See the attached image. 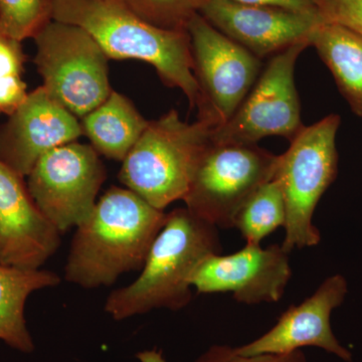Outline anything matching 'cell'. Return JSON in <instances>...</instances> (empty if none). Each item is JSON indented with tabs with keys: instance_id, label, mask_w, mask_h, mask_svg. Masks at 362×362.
I'll return each mask as SVG.
<instances>
[{
	"instance_id": "cell-22",
	"label": "cell",
	"mask_w": 362,
	"mask_h": 362,
	"mask_svg": "<svg viewBox=\"0 0 362 362\" xmlns=\"http://www.w3.org/2000/svg\"><path fill=\"white\" fill-rule=\"evenodd\" d=\"M322 23H332L362 37V0H314Z\"/></svg>"
},
{
	"instance_id": "cell-2",
	"label": "cell",
	"mask_w": 362,
	"mask_h": 362,
	"mask_svg": "<svg viewBox=\"0 0 362 362\" xmlns=\"http://www.w3.org/2000/svg\"><path fill=\"white\" fill-rule=\"evenodd\" d=\"M218 228L187 207L166 214L163 228L150 247L134 282L114 290L104 310L121 321L156 309L178 311L192 299L190 278L209 255L221 254Z\"/></svg>"
},
{
	"instance_id": "cell-9",
	"label": "cell",
	"mask_w": 362,
	"mask_h": 362,
	"mask_svg": "<svg viewBox=\"0 0 362 362\" xmlns=\"http://www.w3.org/2000/svg\"><path fill=\"white\" fill-rule=\"evenodd\" d=\"M106 177L104 163L92 145L75 141L45 154L26 185L40 211L64 233L92 213Z\"/></svg>"
},
{
	"instance_id": "cell-17",
	"label": "cell",
	"mask_w": 362,
	"mask_h": 362,
	"mask_svg": "<svg viewBox=\"0 0 362 362\" xmlns=\"http://www.w3.org/2000/svg\"><path fill=\"white\" fill-rule=\"evenodd\" d=\"M59 283L61 278L52 271L0 265V340L18 351H33L25 318L26 300L32 293Z\"/></svg>"
},
{
	"instance_id": "cell-6",
	"label": "cell",
	"mask_w": 362,
	"mask_h": 362,
	"mask_svg": "<svg viewBox=\"0 0 362 362\" xmlns=\"http://www.w3.org/2000/svg\"><path fill=\"white\" fill-rule=\"evenodd\" d=\"M33 40L42 87L78 120L110 96V59L83 28L52 21Z\"/></svg>"
},
{
	"instance_id": "cell-18",
	"label": "cell",
	"mask_w": 362,
	"mask_h": 362,
	"mask_svg": "<svg viewBox=\"0 0 362 362\" xmlns=\"http://www.w3.org/2000/svg\"><path fill=\"white\" fill-rule=\"evenodd\" d=\"M311 45L329 69L342 96L362 117V37L332 23H321L312 33Z\"/></svg>"
},
{
	"instance_id": "cell-25",
	"label": "cell",
	"mask_w": 362,
	"mask_h": 362,
	"mask_svg": "<svg viewBox=\"0 0 362 362\" xmlns=\"http://www.w3.org/2000/svg\"><path fill=\"white\" fill-rule=\"evenodd\" d=\"M230 1L252 4V6L281 7V8L289 9L297 13L318 16L314 0H230Z\"/></svg>"
},
{
	"instance_id": "cell-16",
	"label": "cell",
	"mask_w": 362,
	"mask_h": 362,
	"mask_svg": "<svg viewBox=\"0 0 362 362\" xmlns=\"http://www.w3.org/2000/svg\"><path fill=\"white\" fill-rule=\"evenodd\" d=\"M80 121L83 135L90 140L93 148L100 156L121 162L149 124L134 104L116 90Z\"/></svg>"
},
{
	"instance_id": "cell-13",
	"label": "cell",
	"mask_w": 362,
	"mask_h": 362,
	"mask_svg": "<svg viewBox=\"0 0 362 362\" xmlns=\"http://www.w3.org/2000/svg\"><path fill=\"white\" fill-rule=\"evenodd\" d=\"M347 292L346 279L340 274L331 276L301 304L289 307L268 332L246 345L235 347V351L247 356L285 354L313 346L351 362V352L338 341L330 321L331 314L343 303Z\"/></svg>"
},
{
	"instance_id": "cell-20",
	"label": "cell",
	"mask_w": 362,
	"mask_h": 362,
	"mask_svg": "<svg viewBox=\"0 0 362 362\" xmlns=\"http://www.w3.org/2000/svg\"><path fill=\"white\" fill-rule=\"evenodd\" d=\"M54 21V0H0V28L23 42Z\"/></svg>"
},
{
	"instance_id": "cell-19",
	"label": "cell",
	"mask_w": 362,
	"mask_h": 362,
	"mask_svg": "<svg viewBox=\"0 0 362 362\" xmlns=\"http://www.w3.org/2000/svg\"><path fill=\"white\" fill-rule=\"evenodd\" d=\"M286 204L280 182L275 178L262 185L240 209L235 228L250 244H259L286 223Z\"/></svg>"
},
{
	"instance_id": "cell-11",
	"label": "cell",
	"mask_w": 362,
	"mask_h": 362,
	"mask_svg": "<svg viewBox=\"0 0 362 362\" xmlns=\"http://www.w3.org/2000/svg\"><path fill=\"white\" fill-rule=\"evenodd\" d=\"M292 276L289 252L282 246L250 244L235 254L209 255L195 269L190 285L202 294L232 293L240 303H275Z\"/></svg>"
},
{
	"instance_id": "cell-15",
	"label": "cell",
	"mask_w": 362,
	"mask_h": 362,
	"mask_svg": "<svg viewBox=\"0 0 362 362\" xmlns=\"http://www.w3.org/2000/svg\"><path fill=\"white\" fill-rule=\"evenodd\" d=\"M61 235L33 201L25 178L0 161V265L42 268L58 251Z\"/></svg>"
},
{
	"instance_id": "cell-12",
	"label": "cell",
	"mask_w": 362,
	"mask_h": 362,
	"mask_svg": "<svg viewBox=\"0 0 362 362\" xmlns=\"http://www.w3.org/2000/svg\"><path fill=\"white\" fill-rule=\"evenodd\" d=\"M82 136L81 121L40 86L0 126V161L25 178L45 154Z\"/></svg>"
},
{
	"instance_id": "cell-23",
	"label": "cell",
	"mask_w": 362,
	"mask_h": 362,
	"mask_svg": "<svg viewBox=\"0 0 362 362\" xmlns=\"http://www.w3.org/2000/svg\"><path fill=\"white\" fill-rule=\"evenodd\" d=\"M195 362H307L302 350L285 354H258L242 356L235 347L228 345H214L202 354Z\"/></svg>"
},
{
	"instance_id": "cell-14",
	"label": "cell",
	"mask_w": 362,
	"mask_h": 362,
	"mask_svg": "<svg viewBox=\"0 0 362 362\" xmlns=\"http://www.w3.org/2000/svg\"><path fill=\"white\" fill-rule=\"evenodd\" d=\"M199 14L261 59L300 42H310L312 33L322 23L314 14L230 0H206Z\"/></svg>"
},
{
	"instance_id": "cell-1",
	"label": "cell",
	"mask_w": 362,
	"mask_h": 362,
	"mask_svg": "<svg viewBox=\"0 0 362 362\" xmlns=\"http://www.w3.org/2000/svg\"><path fill=\"white\" fill-rule=\"evenodd\" d=\"M166 214L128 188L113 187L77 226L65 266V280L84 288L111 286L140 271L163 228Z\"/></svg>"
},
{
	"instance_id": "cell-21",
	"label": "cell",
	"mask_w": 362,
	"mask_h": 362,
	"mask_svg": "<svg viewBox=\"0 0 362 362\" xmlns=\"http://www.w3.org/2000/svg\"><path fill=\"white\" fill-rule=\"evenodd\" d=\"M150 25L169 30H187L206 0H114Z\"/></svg>"
},
{
	"instance_id": "cell-7",
	"label": "cell",
	"mask_w": 362,
	"mask_h": 362,
	"mask_svg": "<svg viewBox=\"0 0 362 362\" xmlns=\"http://www.w3.org/2000/svg\"><path fill=\"white\" fill-rule=\"evenodd\" d=\"M278 160L257 144L211 141L182 199L185 207L218 228H235L243 206L273 180Z\"/></svg>"
},
{
	"instance_id": "cell-8",
	"label": "cell",
	"mask_w": 362,
	"mask_h": 362,
	"mask_svg": "<svg viewBox=\"0 0 362 362\" xmlns=\"http://www.w3.org/2000/svg\"><path fill=\"white\" fill-rule=\"evenodd\" d=\"M192 71L199 99V119L223 126L256 84L262 59L197 14L187 26Z\"/></svg>"
},
{
	"instance_id": "cell-4",
	"label": "cell",
	"mask_w": 362,
	"mask_h": 362,
	"mask_svg": "<svg viewBox=\"0 0 362 362\" xmlns=\"http://www.w3.org/2000/svg\"><path fill=\"white\" fill-rule=\"evenodd\" d=\"M214 128L201 119L192 124L185 122L175 110L149 121L122 161L119 180L161 211L178 199L182 201L213 141Z\"/></svg>"
},
{
	"instance_id": "cell-24",
	"label": "cell",
	"mask_w": 362,
	"mask_h": 362,
	"mask_svg": "<svg viewBox=\"0 0 362 362\" xmlns=\"http://www.w3.org/2000/svg\"><path fill=\"white\" fill-rule=\"evenodd\" d=\"M21 42L0 28V84L23 78L28 56Z\"/></svg>"
},
{
	"instance_id": "cell-5",
	"label": "cell",
	"mask_w": 362,
	"mask_h": 362,
	"mask_svg": "<svg viewBox=\"0 0 362 362\" xmlns=\"http://www.w3.org/2000/svg\"><path fill=\"white\" fill-rule=\"evenodd\" d=\"M340 117L331 114L303 127L289 149L279 156L274 178L280 182L286 204L284 251L314 247L320 243L313 214L324 192L337 175V134Z\"/></svg>"
},
{
	"instance_id": "cell-3",
	"label": "cell",
	"mask_w": 362,
	"mask_h": 362,
	"mask_svg": "<svg viewBox=\"0 0 362 362\" xmlns=\"http://www.w3.org/2000/svg\"><path fill=\"white\" fill-rule=\"evenodd\" d=\"M54 21L83 28L110 59H139L154 66L164 84L182 90L190 108L197 106L187 30L150 25L114 0H54Z\"/></svg>"
},
{
	"instance_id": "cell-10",
	"label": "cell",
	"mask_w": 362,
	"mask_h": 362,
	"mask_svg": "<svg viewBox=\"0 0 362 362\" xmlns=\"http://www.w3.org/2000/svg\"><path fill=\"white\" fill-rule=\"evenodd\" d=\"M310 42L292 45L272 57L232 118L214 128L216 144H256L270 136L291 141L304 127L295 86V66Z\"/></svg>"
}]
</instances>
